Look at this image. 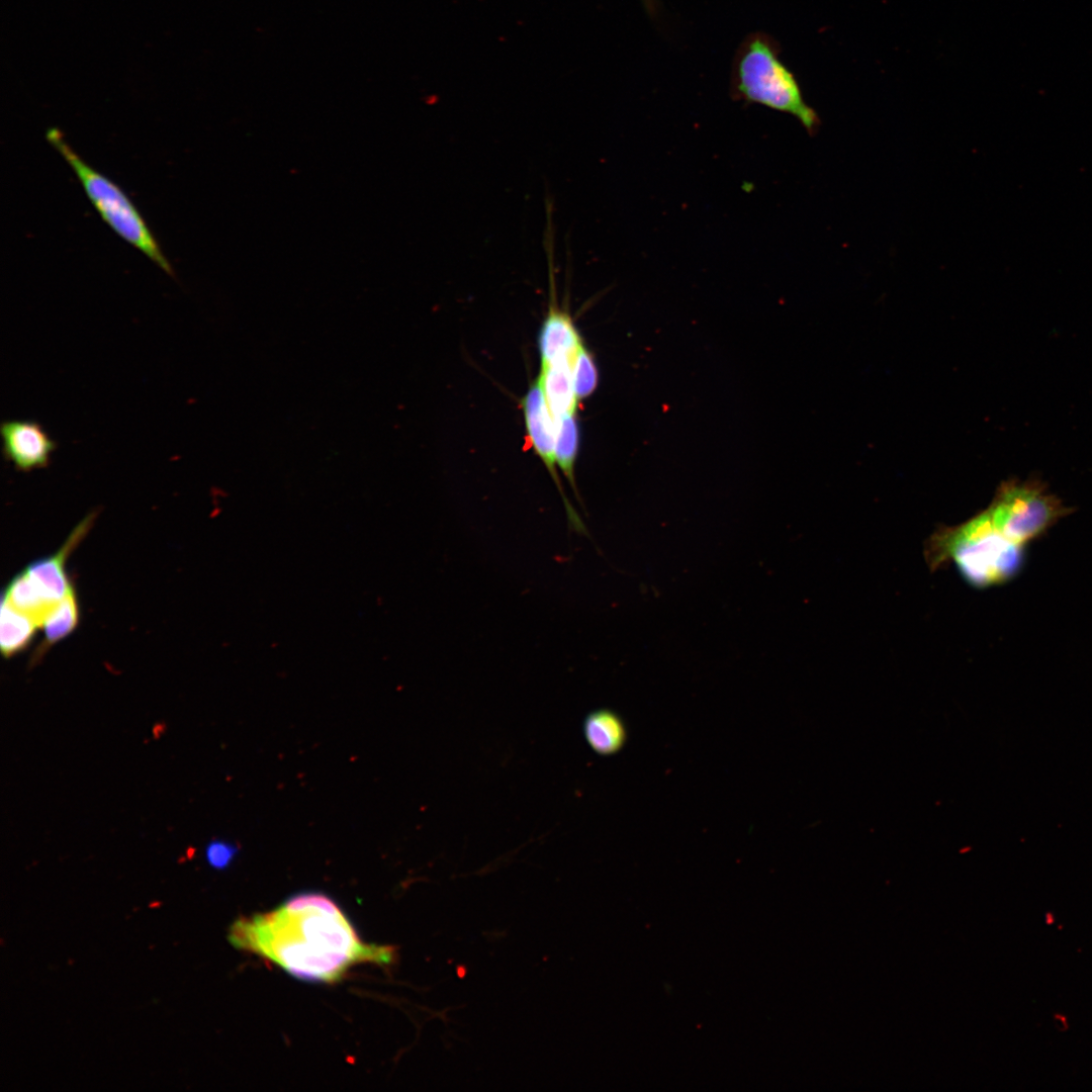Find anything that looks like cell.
I'll use <instances>...</instances> for the list:
<instances>
[{
    "label": "cell",
    "mask_w": 1092,
    "mask_h": 1092,
    "mask_svg": "<svg viewBox=\"0 0 1092 1092\" xmlns=\"http://www.w3.org/2000/svg\"><path fill=\"white\" fill-rule=\"evenodd\" d=\"M237 948L258 954L306 982L333 983L357 964L390 966L396 948L363 942L338 904L305 892L276 909L237 919L228 934Z\"/></svg>",
    "instance_id": "cell-1"
},
{
    "label": "cell",
    "mask_w": 1092,
    "mask_h": 1092,
    "mask_svg": "<svg viewBox=\"0 0 1092 1092\" xmlns=\"http://www.w3.org/2000/svg\"><path fill=\"white\" fill-rule=\"evenodd\" d=\"M926 553L931 567L953 560L964 579L976 587L1010 580L1024 557L1023 546L1001 534L986 510L960 526L937 530Z\"/></svg>",
    "instance_id": "cell-2"
},
{
    "label": "cell",
    "mask_w": 1092,
    "mask_h": 1092,
    "mask_svg": "<svg viewBox=\"0 0 1092 1092\" xmlns=\"http://www.w3.org/2000/svg\"><path fill=\"white\" fill-rule=\"evenodd\" d=\"M46 138L75 172L87 197L102 219L120 238L142 252L164 272L173 276L174 271L170 262L126 193L80 158L64 139L60 129L49 128Z\"/></svg>",
    "instance_id": "cell-3"
},
{
    "label": "cell",
    "mask_w": 1092,
    "mask_h": 1092,
    "mask_svg": "<svg viewBox=\"0 0 1092 1092\" xmlns=\"http://www.w3.org/2000/svg\"><path fill=\"white\" fill-rule=\"evenodd\" d=\"M736 89L747 102L795 116L809 131L819 123L793 73L769 42L760 37L750 40L738 60Z\"/></svg>",
    "instance_id": "cell-4"
},
{
    "label": "cell",
    "mask_w": 1092,
    "mask_h": 1092,
    "mask_svg": "<svg viewBox=\"0 0 1092 1092\" xmlns=\"http://www.w3.org/2000/svg\"><path fill=\"white\" fill-rule=\"evenodd\" d=\"M986 511L1001 534L1022 546L1069 513L1037 479L1004 483Z\"/></svg>",
    "instance_id": "cell-5"
},
{
    "label": "cell",
    "mask_w": 1092,
    "mask_h": 1092,
    "mask_svg": "<svg viewBox=\"0 0 1092 1092\" xmlns=\"http://www.w3.org/2000/svg\"><path fill=\"white\" fill-rule=\"evenodd\" d=\"M522 406L527 437L560 491L569 527L580 535L588 536L584 523L565 496L558 478L555 468L556 425L545 398L540 375L524 396Z\"/></svg>",
    "instance_id": "cell-6"
},
{
    "label": "cell",
    "mask_w": 1092,
    "mask_h": 1092,
    "mask_svg": "<svg viewBox=\"0 0 1092 1092\" xmlns=\"http://www.w3.org/2000/svg\"><path fill=\"white\" fill-rule=\"evenodd\" d=\"M2 452L19 471L46 467L56 443L34 421L10 420L0 425Z\"/></svg>",
    "instance_id": "cell-7"
},
{
    "label": "cell",
    "mask_w": 1092,
    "mask_h": 1092,
    "mask_svg": "<svg viewBox=\"0 0 1092 1092\" xmlns=\"http://www.w3.org/2000/svg\"><path fill=\"white\" fill-rule=\"evenodd\" d=\"M94 519L93 514L86 517L77 525L58 552L32 562L25 569L32 581L49 600L59 602L73 588L65 571V562L73 549L88 533Z\"/></svg>",
    "instance_id": "cell-8"
},
{
    "label": "cell",
    "mask_w": 1092,
    "mask_h": 1092,
    "mask_svg": "<svg viewBox=\"0 0 1092 1092\" xmlns=\"http://www.w3.org/2000/svg\"><path fill=\"white\" fill-rule=\"evenodd\" d=\"M582 345L569 313L551 304L538 337L541 364L560 357L573 358Z\"/></svg>",
    "instance_id": "cell-9"
},
{
    "label": "cell",
    "mask_w": 1092,
    "mask_h": 1092,
    "mask_svg": "<svg viewBox=\"0 0 1092 1092\" xmlns=\"http://www.w3.org/2000/svg\"><path fill=\"white\" fill-rule=\"evenodd\" d=\"M574 357H560L541 364L539 375L548 407L554 419L575 413L577 399L572 379Z\"/></svg>",
    "instance_id": "cell-10"
},
{
    "label": "cell",
    "mask_w": 1092,
    "mask_h": 1092,
    "mask_svg": "<svg viewBox=\"0 0 1092 1092\" xmlns=\"http://www.w3.org/2000/svg\"><path fill=\"white\" fill-rule=\"evenodd\" d=\"M583 733L592 749L601 755L617 753L627 738L623 720L608 709L589 713L583 723Z\"/></svg>",
    "instance_id": "cell-11"
},
{
    "label": "cell",
    "mask_w": 1092,
    "mask_h": 1092,
    "mask_svg": "<svg viewBox=\"0 0 1092 1092\" xmlns=\"http://www.w3.org/2000/svg\"><path fill=\"white\" fill-rule=\"evenodd\" d=\"M11 606L31 617L39 626L58 602L49 600L26 570L17 574L2 595Z\"/></svg>",
    "instance_id": "cell-12"
},
{
    "label": "cell",
    "mask_w": 1092,
    "mask_h": 1092,
    "mask_svg": "<svg viewBox=\"0 0 1092 1092\" xmlns=\"http://www.w3.org/2000/svg\"><path fill=\"white\" fill-rule=\"evenodd\" d=\"M37 628H39L38 624L31 617L2 599L0 645L5 657L12 656L26 647Z\"/></svg>",
    "instance_id": "cell-13"
},
{
    "label": "cell",
    "mask_w": 1092,
    "mask_h": 1092,
    "mask_svg": "<svg viewBox=\"0 0 1092 1092\" xmlns=\"http://www.w3.org/2000/svg\"><path fill=\"white\" fill-rule=\"evenodd\" d=\"M79 606L74 587L60 600L47 615L41 624L43 641L35 657L39 658L42 650L67 637L79 622Z\"/></svg>",
    "instance_id": "cell-14"
},
{
    "label": "cell",
    "mask_w": 1092,
    "mask_h": 1092,
    "mask_svg": "<svg viewBox=\"0 0 1092 1092\" xmlns=\"http://www.w3.org/2000/svg\"><path fill=\"white\" fill-rule=\"evenodd\" d=\"M556 425L555 459L570 486L577 493L574 480V464L578 449V426L574 414L554 419Z\"/></svg>",
    "instance_id": "cell-15"
},
{
    "label": "cell",
    "mask_w": 1092,
    "mask_h": 1092,
    "mask_svg": "<svg viewBox=\"0 0 1092 1092\" xmlns=\"http://www.w3.org/2000/svg\"><path fill=\"white\" fill-rule=\"evenodd\" d=\"M572 379L577 401L590 395L598 385L596 363L583 345L572 361Z\"/></svg>",
    "instance_id": "cell-16"
},
{
    "label": "cell",
    "mask_w": 1092,
    "mask_h": 1092,
    "mask_svg": "<svg viewBox=\"0 0 1092 1092\" xmlns=\"http://www.w3.org/2000/svg\"><path fill=\"white\" fill-rule=\"evenodd\" d=\"M236 853L234 844L221 840L212 841L206 848V859L212 868L223 870L231 864Z\"/></svg>",
    "instance_id": "cell-17"
}]
</instances>
